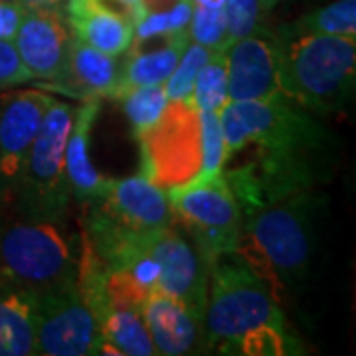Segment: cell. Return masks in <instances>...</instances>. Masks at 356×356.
Returning <instances> with one entry per match:
<instances>
[{
    "mask_svg": "<svg viewBox=\"0 0 356 356\" xmlns=\"http://www.w3.org/2000/svg\"><path fill=\"white\" fill-rule=\"evenodd\" d=\"M220 123L228 159L254 147L242 165L222 170L242 216L334 178L339 137L318 115L283 93L264 102H228Z\"/></svg>",
    "mask_w": 356,
    "mask_h": 356,
    "instance_id": "cell-1",
    "label": "cell"
},
{
    "mask_svg": "<svg viewBox=\"0 0 356 356\" xmlns=\"http://www.w3.org/2000/svg\"><path fill=\"white\" fill-rule=\"evenodd\" d=\"M202 346L243 356L301 353L271 285L238 252L222 254L210 266Z\"/></svg>",
    "mask_w": 356,
    "mask_h": 356,
    "instance_id": "cell-2",
    "label": "cell"
},
{
    "mask_svg": "<svg viewBox=\"0 0 356 356\" xmlns=\"http://www.w3.org/2000/svg\"><path fill=\"white\" fill-rule=\"evenodd\" d=\"M325 208L327 196L313 188L242 216L236 252L271 285L280 303L315 267Z\"/></svg>",
    "mask_w": 356,
    "mask_h": 356,
    "instance_id": "cell-3",
    "label": "cell"
},
{
    "mask_svg": "<svg viewBox=\"0 0 356 356\" xmlns=\"http://www.w3.org/2000/svg\"><path fill=\"white\" fill-rule=\"evenodd\" d=\"M273 40L281 93L318 117L346 115L355 97V38L275 32Z\"/></svg>",
    "mask_w": 356,
    "mask_h": 356,
    "instance_id": "cell-4",
    "label": "cell"
},
{
    "mask_svg": "<svg viewBox=\"0 0 356 356\" xmlns=\"http://www.w3.org/2000/svg\"><path fill=\"white\" fill-rule=\"evenodd\" d=\"M74 113L76 109L72 105L54 99L16 180L22 210L34 222L60 224L65 214L70 198L65 143L74 123Z\"/></svg>",
    "mask_w": 356,
    "mask_h": 356,
    "instance_id": "cell-5",
    "label": "cell"
},
{
    "mask_svg": "<svg viewBox=\"0 0 356 356\" xmlns=\"http://www.w3.org/2000/svg\"><path fill=\"white\" fill-rule=\"evenodd\" d=\"M172 226L186 229L208 267L222 254L238 250L242 214L224 175L192 178L166 191Z\"/></svg>",
    "mask_w": 356,
    "mask_h": 356,
    "instance_id": "cell-6",
    "label": "cell"
},
{
    "mask_svg": "<svg viewBox=\"0 0 356 356\" xmlns=\"http://www.w3.org/2000/svg\"><path fill=\"white\" fill-rule=\"evenodd\" d=\"M140 175L168 191L198 177L202 166L200 109L192 99H168L153 127L139 139Z\"/></svg>",
    "mask_w": 356,
    "mask_h": 356,
    "instance_id": "cell-7",
    "label": "cell"
},
{
    "mask_svg": "<svg viewBox=\"0 0 356 356\" xmlns=\"http://www.w3.org/2000/svg\"><path fill=\"white\" fill-rule=\"evenodd\" d=\"M2 261L16 287L34 295L76 285L77 264L56 222L13 226L2 238Z\"/></svg>",
    "mask_w": 356,
    "mask_h": 356,
    "instance_id": "cell-8",
    "label": "cell"
},
{
    "mask_svg": "<svg viewBox=\"0 0 356 356\" xmlns=\"http://www.w3.org/2000/svg\"><path fill=\"white\" fill-rule=\"evenodd\" d=\"M36 353L48 356L102 355L103 337L77 285L36 295Z\"/></svg>",
    "mask_w": 356,
    "mask_h": 356,
    "instance_id": "cell-9",
    "label": "cell"
},
{
    "mask_svg": "<svg viewBox=\"0 0 356 356\" xmlns=\"http://www.w3.org/2000/svg\"><path fill=\"white\" fill-rule=\"evenodd\" d=\"M147 252L156 259L161 269L156 289L175 297L202 323L210 267L196 245L188 242L177 226H170L154 236Z\"/></svg>",
    "mask_w": 356,
    "mask_h": 356,
    "instance_id": "cell-10",
    "label": "cell"
},
{
    "mask_svg": "<svg viewBox=\"0 0 356 356\" xmlns=\"http://www.w3.org/2000/svg\"><path fill=\"white\" fill-rule=\"evenodd\" d=\"M72 38L67 20L60 8L50 4H28L14 46L32 77L54 83L64 74Z\"/></svg>",
    "mask_w": 356,
    "mask_h": 356,
    "instance_id": "cell-11",
    "label": "cell"
},
{
    "mask_svg": "<svg viewBox=\"0 0 356 356\" xmlns=\"http://www.w3.org/2000/svg\"><path fill=\"white\" fill-rule=\"evenodd\" d=\"M54 97L36 89L0 97V184H14Z\"/></svg>",
    "mask_w": 356,
    "mask_h": 356,
    "instance_id": "cell-12",
    "label": "cell"
},
{
    "mask_svg": "<svg viewBox=\"0 0 356 356\" xmlns=\"http://www.w3.org/2000/svg\"><path fill=\"white\" fill-rule=\"evenodd\" d=\"M229 102H264L281 93L273 34L257 30L226 48Z\"/></svg>",
    "mask_w": 356,
    "mask_h": 356,
    "instance_id": "cell-13",
    "label": "cell"
},
{
    "mask_svg": "<svg viewBox=\"0 0 356 356\" xmlns=\"http://www.w3.org/2000/svg\"><path fill=\"white\" fill-rule=\"evenodd\" d=\"M95 204L115 222L139 234H156L172 226L166 192L143 175L121 180L109 178Z\"/></svg>",
    "mask_w": 356,
    "mask_h": 356,
    "instance_id": "cell-14",
    "label": "cell"
},
{
    "mask_svg": "<svg viewBox=\"0 0 356 356\" xmlns=\"http://www.w3.org/2000/svg\"><path fill=\"white\" fill-rule=\"evenodd\" d=\"M65 20L72 36L109 56H123L133 42L135 26L109 0H67Z\"/></svg>",
    "mask_w": 356,
    "mask_h": 356,
    "instance_id": "cell-15",
    "label": "cell"
},
{
    "mask_svg": "<svg viewBox=\"0 0 356 356\" xmlns=\"http://www.w3.org/2000/svg\"><path fill=\"white\" fill-rule=\"evenodd\" d=\"M143 318L156 355L180 356L194 353L202 337V323L175 297L154 289L143 309Z\"/></svg>",
    "mask_w": 356,
    "mask_h": 356,
    "instance_id": "cell-16",
    "label": "cell"
},
{
    "mask_svg": "<svg viewBox=\"0 0 356 356\" xmlns=\"http://www.w3.org/2000/svg\"><path fill=\"white\" fill-rule=\"evenodd\" d=\"M102 99H86L83 105L76 109L74 123L65 143V177L70 192H74L79 202H95L102 198L107 186V180L99 175L89 161V137L91 127L97 119Z\"/></svg>",
    "mask_w": 356,
    "mask_h": 356,
    "instance_id": "cell-17",
    "label": "cell"
},
{
    "mask_svg": "<svg viewBox=\"0 0 356 356\" xmlns=\"http://www.w3.org/2000/svg\"><path fill=\"white\" fill-rule=\"evenodd\" d=\"M117 72L119 60L115 56L103 54L77 38H72L64 74L58 81L50 83V88L83 102L111 97Z\"/></svg>",
    "mask_w": 356,
    "mask_h": 356,
    "instance_id": "cell-18",
    "label": "cell"
},
{
    "mask_svg": "<svg viewBox=\"0 0 356 356\" xmlns=\"http://www.w3.org/2000/svg\"><path fill=\"white\" fill-rule=\"evenodd\" d=\"M188 44H191L188 32H178V34H166L165 46L161 50L125 51L127 58L119 62V72H117L111 97L121 99L133 89L165 83L168 76L175 72Z\"/></svg>",
    "mask_w": 356,
    "mask_h": 356,
    "instance_id": "cell-19",
    "label": "cell"
},
{
    "mask_svg": "<svg viewBox=\"0 0 356 356\" xmlns=\"http://www.w3.org/2000/svg\"><path fill=\"white\" fill-rule=\"evenodd\" d=\"M36 331V295L22 287L0 289V356L38 355Z\"/></svg>",
    "mask_w": 356,
    "mask_h": 356,
    "instance_id": "cell-20",
    "label": "cell"
},
{
    "mask_svg": "<svg viewBox=\"0 0 356 356\" xmlns=\"http://www.w3.org/2000/svg\"><path fill=\"white\" fill-rule=\"evenodd\" d=\"M102 337L109 346L121 355L151 356L156 355L151 334L143 313L131 309H111V313L99 327Z\"/></svg>",
    "mask_w": 356,
    "mask_h": 356,
    "instance_id": "cell-21",
    "label": "cell"
},
{
    "mask_svg": "<svg viewBox=\"0 0 356 356\" xmlns=\"http://www.w3.org/2000/svg\"><path fill=\"white\" fill-rule=\"evenodd\" d=\"M283 34H331L356 36V0H337L329 6L313 10L301 20L280 30Z\"/></svg>",
    "mask_w": 356,
    "mask_h": 356,
    "instance_id": "cell-22",
    "label": "cell"
},
{
    "mask_svg": "<svg viewBox=\"0 0 356 356\" xmlns=\"http://www.w3.org/2000/svg\"><path fill=\"white\" fill-rule=\"evenodd\" d=\"M192 102L200 111H222L228 99V64L226 51H212L208 62L198 70L194 88H192Z\"/></svg>",
    "mask_w": 356,
    "mask_h": 356,
    "instance_id": "cell-23",
    "label": "cell"
},
{
    "mask_svg": "<svg viewBox=\"0 0 356 356\" xmlns=\"http://www.w3.org/2000/svg\"><path fill=\"white\" fill-rule=\"evenodd\" d=\"M121 99H123V109H125V115L131 123L135 139H139L145 131L153 127L156 119L163 113L166 102H168L163 83L133 89Z\"/></svg>",
    "mask_w": 356,
    "mask_h": 356,
    "instance_id": "cell-24",
    "label": "cell"
},
{
    "mask_svg": "<svg viewBox=\"0 0 356 356\" xmlns=\"http://www.w3.org/2000/svg\"><path fill=\"white\" fill-rule=\"evenodd\" d=\"M200 147H202V166L198 178H210L222 175L228 163V151L224 131L218 111H200Z\"/></svg>",
    "mask_w": 356,
    "mask_h": 356,
    "instance_id": "cell-25",
    "label": "cell"
},
{
    "mask_svg": "<svg viewBox=\"0 0 356 356\" xmlns=\"http://www.w3.org/2000/svg\"><path fill=\"white\" fill-rule=\"evenodd\" d=\"M188 38L210 51H226L228 48V30L224 8H206L192 4Z\"/></svg>",
    "mask_w": 356,
    "mask_h": 356,
    "instance_id": "cell-26",
    "label": "cell"
},
{
    "mask_svg": "<svg viewBox=\"0 0 356 356\" xmlns=\"http://www.w3.org/2000/svg\"><path fill=\"white\" fill-rule=\"evenodd\" d=\"M210 56H212V51L208 48L191 42L175 67V72L163 83L166 99H192V88H194L196 74L208 62Z\"/></svg>",
    "mask_w": 356,
    "mask_h": 356,
    "instance_id": "cell-27",
    "label": "cell"
},
{
    "mask_svg": "<svg viewBox=\"0 0 356 356\" xmlns=\"http://www.w3.org/2000/svg\"><path fill=\"white\" fill-rule=\"evenodd\" d=\"M224 14L229 46L232 42L257 32L264 13L257 0H224Z\"/></svg>",
    "mask_w": 356,
    "mask_h": 356,
    "instance_id": "cell-28",
    "label": "cell"
},
{
    "mask_svg": "<svg viewBox=\"0 0 356 356\" xmlns=\"http://www.w3.org/2000/svg\"><path fill=\"white\" fill-rule=\"evenodd\" d=\"M34 77L22 64L14 42L0 40V89L16 88L32 81Z\"/></svg>",
    "mask_w": 356,
    "mask_h": 356,
    "instance_id": "cell-29",
    "label": "cell"
},
{
    "mask_svg": "<svg viewBox=\"0 0 356 356\" xmlns=\"http://www.w3.org/2000/svg\"><path fill=\"white\" fill-rule=\"evenodd\" d=\"M26 8L24 0H0V40L14 42Z\"/></svg>",
    "mask_w": 356,
    "mask_h": 356,
    "instance_id": "cell-30",
    "label": "cell"
},
{
    "mask_svg": "<svg viewBox=\"0 0 356 356\" xmlns=\"http://www.w3.org/2000/svg\"><path fill=\"white\" fill-rule=\"evenodd\" d=\"M117 2H121V4H125V8H127L129 14V20L133 22V26L139 22L140 18H145L147 16V6L143 4V0H117Z\"/></svg>",
    "mask_w": 356,
    "mask_h": 356,
    "instance_id": "cell-31",
    "label": "cell"
},
{
    "mask_svg": "<svg viewBox=\"0 0 356 356\" xmlns=\"http://www.w3.org/2000/svg\"><path fill=\"white\" fill-rule=\"evenodd\" d=\"M192 4L206 6V8H224V0H192Z\"/></svg>",
    "mask_w": 356,
    "mask_h": 356,
    "instance_id": "cell-32",
    "label": "cell"
},
{
    "mask_svg": "<svg viewBox=\"0 0 356 356\" xmlns=\"http://www.w3.org/2000/svg\"><path fill=\"white\" fill-rule=\"evenodd\" d=\"M257 2H259V8H261V13L266 14V13H269V10H273V8H275L277 4H281L283 0H257Z\"/></svg>",
    "mask_w": 356,
    "mask_h": 356,
    "instance_id": "cell-33",
    "label": "cell"
},
{
    "mask_svg": "<svg viewBox=\"0 0 356 356\" xmlns=\"http://www.w3.org/2000/svg\"><path fill=\"white\" fill-rule=\"evenodd\" d=\"M26 4H38V6H46V4H54L58 0H24Z\"/></svg>",
    "mask_w": 356,
    "mask_h": 356,
    "instance_id": "cell-34",
    "label": "cell"
}]
</instances>
